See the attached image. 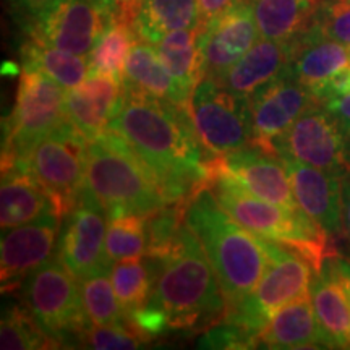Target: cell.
Returning a JSON list of instances; mask_svg holds the SVG:
<instances>
[{
	"label": "cell",
	"mask_w": 350,
	"mask_h": 350,
	"mask_svg": "<svg viewBox=\"0 0 350 350\" xmlns=\"http://www.w3.org/2000/svg\"><path fill=\"white\" fill-rule=\"evenodd\" d=\"M57 345L44 332L26 306L8 305L0 323V349L31 350L54 349Z\"/></svg>",
	"instance_id": "cell-34"
},
{
	"label": "cell",
	"mask_w": 350,
	"mask_h": 350,
	"mask_svg": "<svg viewBox=\"0 0 350 350\" xmlns=\"http://www.w3.org/2000/svg\"><path fill=\"white\" fill-rule=\"evenodd\" d=\"M332 258H334L336 268H338L340 278H342V281L345 284V288H347L349 297H350V261L344 260V258H339L338 255H334Z\"/></svg>",
	"instance_id": "cell-45"
},
{
	"label": "cell",
	"mask_w": 350,
	"mask_h": 350,
	"mask_svg": "<svg viewBox=\"0 0 350 350\" xmlns=\"http://www.w3.org/2000/svg\"><path fill=\"white\" fill-rule=\"evenodd\" d=\"M148 306L163 314L169 329L208 331L227 317V301L203 247L185 224L167 256L161 258Z\"/></svg>",
	"instance_id": "cell-3"
},
{
	"label": "cell",
	"mask_w": 350,
	"mask_h": 350,
	"mask_svg": "<svg viewBox=\"0 0 350 350\" xmlns=\"http://www.w3.org/2000/svg\"><path fill=\"white\" fill-rule=\"evenodd\" d=\"M185 222L203 247L227 301V314L235 313L261 282L268 255L260 239L226 211L208 187L187 203Z\"/></svg>",
	"instance_id": "cell-2"
},
{
	"label": "cell",
	"mask_w": 350,
	"mask_h": 350,
	"mask_svg": "<svg viewBox=\"0 0 350 350\" xmlns=\"http://www.w3.org/2000/svg\"><path fill=\"white\" fill-rule=\"evenodd\" d=\"M107 21L117 20L133 25L137 28V18L142 10L143 0H96Z\"/></svg>",
	"instance_id": "cell-39"
},
{
	"label": "cell",
	"mask_w": 350,
	"mask_h": 350,
	"mask_svg": "<svg viewBox=\"0 0 350 350\" xmlns=\"http://www.w3.org/2000/svg\"><path fill=\"white\" fill-rule=\"evenodd\" d=\"M291 54V42L260 38L217 83L235 94L250 96L258 86L273 80L287 68Z\"/></svg>",
	"instance_id": "cell-24"
},
{
	"label": "cell",
	"mask_w": 350,
	"mask_h": 350,
	"mask_svg": "<svg viewBox=\"0 0 350 350\" xmlns=\"http://www.w3.org/2000/svg\"><path fill=\"white\" fill-rule=\"evenodd\" d=\"M332 256L314 273L310 297L329 347L350 349V297Z\"/></svg>",
	"instance_id": "cell-21"
},
{
	"label": "cell",
	"mask_w": 350,
	"mask_h": 350,
	"mask_svg": "<svg viewBox=\"0 0 350 350\" xmlns=\"http://www.w3.org/2000/svg\"><path fill=\"white\" fill-rule=\"evenodd\" d=\"M86 185L109 219L124 214L148 216L175 203L124 138L112 130L88 142Z\"/></svg>",
	"instance_id": "cell-4"
},
{
	"label": "cell",
	"mask_w": 350,
	"mask_h": 350,
	"mask_svg": "<svg viewBox=\"0 0 350 350\" xmlns=\"http://www.w3.org/2000/svg\"><path fill=\"white\" fill-rule=\"evenodd\" d=\"M23 67L38 70L65 90H72L80 85L90 75L88 57L72 54V52L57 49L49 44H44L28 38L20 47Z\"/></svg>",
	"instance_id": "cell-28"
},
{
	"label": "cell",
	"mask_w": 350,
	"mask_h": 350,
	"mask_svg": "<svg viewBox=\"0 0 350 350\" xmlns=\"http://www.w3.org/2000/svg\"><path fill=\"white\" fill-rule=\"evenodd\" d=\"M318 0H252L260 36L292 42L312 25Z\"/></svg>",
	"instance_id": "cell-26"
},
{
	"label": "cell",
	"mask_w": 350,
	"mask_h": 350,
	"mask_svg": "<svg viewBox=\"0 0 350 350\" xmlns=\"http://www.w3.org/2000/svg\"><path fill=\"white\" fill-rule=\"evenodd\" d=\"M260 344L268 349H331L310 295L279 310L262 327Z\"/></svg>",
	"instance_id": "cell-23"
},
{
	"label": "cell",
	"mask_w": 350,
	"mask_h": 350,
	"mask_svg": "<svg viewBox=\"0 0 350 350\" xmlns=\"http://www.w3.org/2000/svg\"><path fill=\"white\" fill-rule=\"evenodd\" d=\"M146 344L129 323L120 325H91L81 339V347L96 350H131Z\"/></svg>",
	"instance_id": "cell-36"
},
{
	"label": "cell",
	"mask_w": 350,
	"mask_h": 350,
	"mask_svg": "<svg viewBox=\"0 0 350 350\" xmlns=\"http://www.w3.org/2000/svg\"><path fill=\"white\" fill-rule=\"evenodd\" d=\"M258 344L256 334L227 319L204 331L200 339V347L203 349H252L258 347Z\"/></svg>",
	"instance_id": "cell-38"
},
{
	"label": "cell",
	"mask_w": 350,
	"mask_h": 350,
	"mask_svg": "<svg viewBox=\"0 0 350 350\" xmlns=\"http://www.w3.org/2000/svg\"><path fill=\"white\" fill-rule=\"evenodd\" d=\"M200 29L170 31L154 44L157 54L185 93L191 98L201 81Z\"/></svg>",
	"instance_id": "cell-29"
},
{
	"label": "cell",
	"mask_w": 350,
	"mask_h": 350,
	"mask_svg": "<svg viewBox=\"0 0 350 350\" xmlns=\"http://www.w3.org/2000/svg\"><path fill=\"white\" fill-rule=\"evenodd\" d=\"M349 139H350V138H349Z\"/></svg>",
	"instance_id": "cell-46"
},
{
	"label": "cell",
	"mask_w": 350,
	"mask_h": 350,
	"mask_svg": "<svg viewBox=\"0 0 350 350\" xmlns=\"http://www.w3.org/2000/svg\"><path fill=\"white\" fill-rule=\"evenodd\" d=\"M15 16L18 18L23 26L29 25L39 16L54 8L57 3L62 0H8Z\"/></svg>",
	"instance_id": "cell-40"
},
{
	"label": "cell",
	"mask_w": 350,
	"mask_h": 350,
	"mask_svg": "<svg viewBox=\"0 0 350 350\" xmlns=\"http://www.w3.org/2000/svg\"><path fill=\"white\" fill-rule=\"evenodd\" d=\"M350 94V67L344 68L338 75H334L329 81L326 83L321 90L314 94L318 103H326L329 99L342 98V96Z\"/></svg>",
	"instance_id": "cell-41"
},
{
	"label": "cell",
	"mask_w": 350,
	"mask_h": 350,
	"mask_svg": "<svg viewBox=\"0 0 350 350\" xmlns=\"http://www.w3.org/2000/svg\"><path fill=\"white\" fill-rule=\"evenodd\" d=\"M208 167L229 175L232 180L258 198L291 211H301L282 159L274 151L250 144L229 154L211 157Z\"/></svg>",
	"instance_id": "cell-15"
},
{
	"label": "cell",
	"mask_w": 350,
	"mask_h": 350,
	"mask_svg": "<svg viewBox=\"0 0 350 350\" xmlns=\"http://www.w3.org/2000/svg\"><path fill=\"white\" fill-rule=\"evenodd\" d=\"M248 99L253 120V144L268 151H274V139L286 133L301 113L318 104L308 88L301 85L288 68L258 86Z\"/></svg>",
	"instance_id": "cell-14"
},
{
	"label": "cell",
	"mask_w": 350,
	"mask_h": 350,
	"mask_svg": "<svg viewBox=\"0 0 350 350\" xmlns=\"http://www.w3.org/2000/svg\"><path fill=\"white\" fill-rule=\"evenodd\" d=\"M313 25L325 36L350 47V0H318Z\"/></svg>",
	"instance_id": "cell-37"
},
{
	"label": "cell",
	"mask_w": 350,
	"mask_h": 350,
	"mask_svg": "<svg viewBox=\"0 0 350 350\" xmlns=\"http://www.w3.org/2000/svg\"><path fill=\"white\" fill-rule=\"evenodd\" d=\"M51 214L59 216L55 201L28 170L16 164L2 169V183H0L2 230L29 224Z\"/></svg>",
	"instance_id": "cell-22"
},
{
	"label": "cell",
	"mask_w": 350,
	"mask_h": 350,
	"mask_svg": "<svg viewBox=\"0 0 350 350\" xmlns=\"http://www.w3.org/2000/svg\"><path fill=\"white\" fill-rule=\"evenodd\" d=\"M124 85L142 91L152 98L169 100L177 106L188 107L190 96L182 90L177 80L170 75L154 44L138 39L131 47L125 64Z\"/></svg>",
	"instance_id": "cell-25"
},
{
	"label": "cell",
	"mask_w": 350,
	"mask_h": 350,
	"mask_svg": "<svg viewBox=\"0 0 350 350\" xmlns=\"http://www.w3.org/2000/svg\"><path fill=\"white\" fill-rule=\"evenodd\" d=\"M107 130L124 138L170 201H188L208 187L211 156L200 142L188 107L125 86L124 103Z\"/></svg>",
	"instance_id": "cell-1"
},
{
	"label": "cell",
	"mask_w": 350,
	"mask_h": 350,
	"mask_svg": "<svg viewBox=\"0 0 350 350\" xmlns=\"http://www.w3.org/2000/svg\"><path fill=\"white\" fill-rule=\"evenodd\" d=\"M107 213L86 185L60 227L57 258L78 281L103 269H111L106 252Z\"/></svg>",
	"instance_id": "cell-12"
},
{
	"label": "cell",
	"mask_w": 350,
	"mask_h": 350,
	"mask_svg": "<svg viewBox=\"0 0 350 350\" xmlns=\"http://www.w3.org/2000/svg\"><path fill=\"white\" fill-rule=\"evenodd\" d=\"M187 203L188 201H175L148 214V256L161 260L174 250L187 224Z\"/></svg>",
	"instance_id": "cell-35"
},
{
	"label": "cell",
	"mask_w": 350,
	"mask_h": 350,
	"mask_svg": "<svg viewBox=\"0 0 350 350\" xmlns=\"http://www.w3.org/2000/svg\"><path fill=\"white\" fill-rule=\"evenodd\" d=\"M260 38L252 0H235L222 15L201 28V80H221Z\"/></svg>",
	"instance_id": "cell-13"
},
{
	"label": "cell",
	"mask_w": 350,
	"mask_h": 350,
	"mask_svg": "<svg viewBox=\"0 0 350 350\" xmlns=\"http://www.w3.org/2000/svg\"><path fill=\"white\" fill-rule=\"evenodd\" d=\"M281 159L301 211L308 214V217H312L331 240L344 237L339 175L304 164L292 157Z\"/></svg>",
	"instance_id": "cell-18"
},
{
	"label": "cell",
	"mask_w": 350,
	"mask_h": 350,
	"mask_svg": "<svg viewBox=\"0 0 350 350\" xmlns=\"http://www.w3.org/2000/svg\"><path fill=\"white\" fill-rule=\"evenodd\" d=\"M83 305L93 325L126 323L111 279V269H103L78 281Z\"/></svg>",
	"instance_id": "cell-33"
},
{
	"label": "cell",
	"mask_w": 350,
	"mask_h": 350,
	"mask_svg": "<svg viewBox=\"0 0 350 350\" xmlns=\"http://www.w3.org/2000/svg\"><path fill=\"white\" fill-rule=\"evenodd\" d=\"M235 0H198L201 13V28L206 26L209 21L217 18L229 8Z\"/></svg>",
	"instance_id": "cell-43"
},
{
	"label": "cell",
	"mask_w": 350,
	"mask_h": 350,
	"mask_svg": "<svg viewBox=\"0 0 350 350\" xmlns=\"http://www.w3.org/2000/svg\"><path fill=\"white\" fill-rule=\"evenodd\" d=\"M208 188L243 229L299 252L312 262L314 271L321 268L327 256L336 255L331 250V239L304 211H291L258 198L229 175L214 169H209Z\"/></svg>",
	"instance_id": "cell-5"
},
{
	"label": "cell",
	"mask_w": 350,
	"mask_h": 350,
	"mask_svg": "<svg viewBox=\"0 0 350 350\" xmlns=\"http://www.w3.org/2000/svg\"><path fill=\"white\" fill-rule=\"evenodd\" d=\"M198 0H143L137 18L139 39L156 44L177 29H200Z\"/></svg>",
	"instance_id": "cell-27"
},
{
	"label": "cell",
	"mask_w": 350,
	"mask_h": 350,
	"mask_svg": "<svg viewBox=\"0 0 350 350\" xmlns=\"http://www.w3.org/2000/svg\"><path fill=\"white\" fill-rule=\"evenodd\" d=\"M124 98V81L112 75L90 73L65 93V117L90 142L109 129Z\"/></svg>",
	"instance_id": "cell-19"
},
{
	"label": "cell",
	"mask_w": 350,
	"mask_h": 350,
	"mask_svg": "<svg viewBox=\"0 0 350 350\" xmlns=\"http://www.w3.org/2000/svg\"><path fill=\"white\" fill-rule=\"evenodd\" d=\"M60 219L55 214L29 224L2 230L0 242V282L2 292L18 291L25 279L54 258Z\"/></svg>",
	"instance_id": "cell-17"
},
{
	"label": "cell",
	"mask_w": 350,
	"mask_h": 350,
	"mask_svg": "<svg viewBox=\"0 0 350 350\" xmlns=\"http://www.w3.org/2000/svg\"><path fill=\"white\" fill-rule=\"evenodd\" d=\"M321 104L327 109V112L334 117L344 133L350 138V94L342 96V98L329 99Z\"/></svg>",
	"instance_id": "cell-42"
},
{
	"label": "cell",
	"mask_w": 350,
	"mask_h": 350,
	"mask_svg": "<svg viewBox=\"0 0 350 350\" xmlns=\"http://www.w3.org/2000/svg\"><path fill=\"white\" fill-rule=\"evenodd\" d=\"M157 269L159 261L151 256H148V260L137 258L113 262L111 279L125 317L150 301L156 286Z\"/></svg>",
	"instance_id": "cell-30"
},
{
	"label": "cell",
	"mask_w": 350,
	"mask_h": 350,
	"mask_svg": "<svg viewBox=\"0 0 350 350\" xmlns=\"http://www.w3.org/2000/svg\"><path fill=\"white\" fill-rule=\"evenodd\" d=\"M86 152L88 139L67 120L13 164L28 170L46 188L64 219L86 190Z\"/></svg>",
	"instance_id": "cell-9"
},
{
	"label": "cell",
	"mask_w": 350,
	"mask_h": 350,
	"mask_svg": "<svg viewBox=\"0 0 350 350\" xmlns=\"http://www.w3.org/2000/svg\"><path fill=\"white\" fill-rule=\"evenodd\" d=\"M340 193H342V229L344 239L350 247V167L340 175Z\"/></svg>",
	"instance_id": "cell-44"
},
{
	"label": "cell",
	"mask_w": 350,
	"mask_h": 350,
	"mask_svg": "<svg viewBox=\"0 0 350 350\" xmlns=\"http://www.w3.org/2000/svg\"><path fill=\"white\" fill-rule=\"evenodd\" d=\"M258 239L268 255V266L256 291L245 300L237 312L227 314L226 319L247 327L258 336L260 342L262 327L268 325L279 310L310 295L317 271L299 252L273 240Z\"/></svg>",
	"instance_id": "cell-8"
},
{
	"label": "cell",
	"mask_w": 350,
	"mask_h": 350,
	"mask_svg": "<svg viewBox=\"0 0 350 350\" xmlns=\"http://www.w3.org/2000/svg\"><path fill=\"white\" fill-rule=\"evenodd\" d=\"M106 252L112 265L117 261L148 256L146 216L124 214L109 219Z\"/></svg>",
	"instance_id": "cell-32"
},
{
	"label": "cell",
	"mask_w": 350,
	"mask_h": 350,
	"mask_svg": "<svg viewBox=\"0 0 350 350\" xmlns=\"http://www.w3.org/2000/svg\"><path fill=\"white\" fill-rule=\"evenodd\" d=\"M281 157L342 175L350 167V139L321 103L305 111L286 133L274 139Z\"/></svg>",
	"instance_id": "cell-11"
},
{
	"label": "cell",
	"mask_w": 350,
	"mask_h": 350,
	"mask_svg": "<svg viewBox=\"0 0 350 350\" xmlns=\"http://www.w3.org/2000/svg\"><path fill=\"white\" fill-rule=\"evenodd\" d=\"M23 304L57 347L81 344L91 319L75 275L54 256L33 271L21 286Z\"/></svg>",
	"instance_id": "cell-6"
},
{
	"label": "cell",
	"mask_w": 350,
	"mask_h": 350,
	"mask_svg": "<svg viewBox=\"0 0 350 350\" xmlns=\"http://www.w3.org/2000/svg\"><path fill=\"white\" fill-rule=\"evenodd\" d=\"M107 23L96 0H62L29 25L28 38L88 57Z\"/></svg>",
	"instance_id": "cell-16"
},
{
	"label": "cell",
	"mask_w": 350,
	"mask_h": 350,
	"mask_svg": "<svg viewBox=\"0 0 350 350\" xmlns=\"http://www.w3.org/2000/svg\"><path fill=\"white\" fill-rule=\"evenodd\" d=\"M188 111L200 142L211 157L253 144L248 96L235 94L217 81L203 78L191 93Z\"/></svg>",
	"instance_id": "cell-10"
},
{
	"label": "cell",
	"mask_w": 350,
	"mask_h": 350,
	"mask_svg": "<svg viewBox=\"0 0 350 350\" xmlns=\"http://www.w3.org/2000/svg\"><path fill=\"white\" fill-rule=\"evenodd\" d=\"M138 39V31L133 25L109 20L88 55L90 73L112 75L124 81L126 59Z\"/></svg>",
	"instance_id": "cell-31"
},
{
	"label": "cell",
	"mask_w": 350,
	"mask_h": 350,
	"mask_svg": "<svg viewBox=\"0 0 350 350\" xmlns=\"http://www.w3.org/2000/svg\"><path fill=\"white\" fill-rule=\"evenodd\" d=\"M288 72L313 96L344 68L350 67V47L323 34L312 25L291 42ZM317 99V98H314Z\"/></svg>",
	"instance_id": "cell-20"
},
{
	"label": "cell",
	"mask_w": 350,
	"mask_h": 350,
	"mask_svg": "<svg viewBox=\"0 0 350 350\" xmlns=\"http://www.w3.org/2000/svg\"><path fill=\"white\" fill-rule=\"evenodd\" d=\"M67 90L38 70L23 67L15 106L3 120L2 167L12 165L54 131L65 117Z\"/></svg>",
	"instance_id": "cell-7"
}]
</instances>
